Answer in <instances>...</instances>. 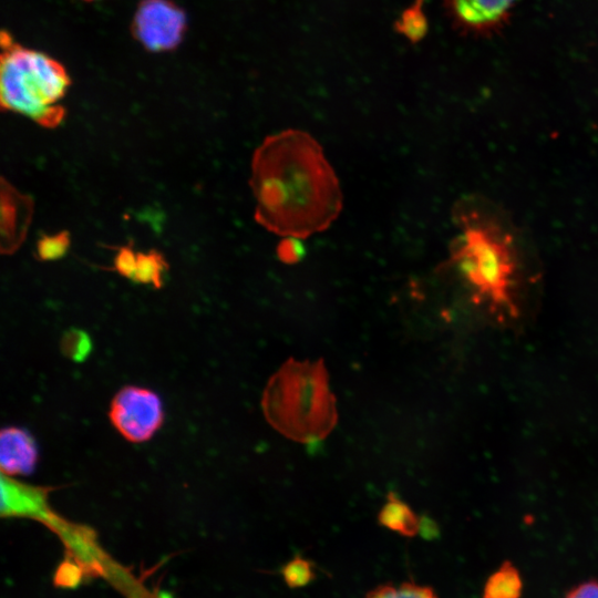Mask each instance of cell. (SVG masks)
<instances>
[{
    "label": "cell",
    "instance_id": "obj_1",
    "mask_svg": "<svg viewBox=\"0 0 598 598\" xmlns=\"http://www.w3.org/2000/svg\"><path fill=\"white\" fill-rule=\"evenodd\" d=\"M250 186L256 221L282 238L323 231L342 209L341 187L321 145L300 130L265 138L252 156Z\"/></svg>",
    "mask_w": 598,
    "mask_h": 598
},
{
    "label": "cell",
    "instance_id": "obj_2",
    "mask_svg": "<svg viewBox=\"0 0 598 598\" xmlns=\"http://www.w3.org/2000/svg\"><path fill=\"white\" fill-rule=\"evenodd\" d=\"M261 405L267 421L279 433L301 443L324 439L338 419L321 360L286 361L269 379Z\"/></svg>",
    "mask_w": 598,
    "mask_h": 598
},
{
    "label": "cell",
    "instance_id": "obj_3",
    "mask_svg": "<svg viewBox=\"0 0 598 598\" xmlns=\"http://www.w3.org/2000/svg\"><path fill=\"white\" fill-rule=\"evenodd\" d=\"M0 100L3 111L30 117L44 127L65 116L60 101L71 85L65 68L52 56L24 48L1 33Z\"/></svg>",
    "mask_w": 598,
    "mask_h": 598
},
{
    "label": "cell",
    "instance_id": "obj_4",
    "mask_svg": "<svg viewBox=\"0 0 598 598\" xmlns=\"http://www.w3.org/2000/svg\"><path fill=\"white\" fill-rule=\"evenodd\" d=\"M463 235L452 261L473 287L477 302L487 300L493 309L516 316L512 289L516 264L512 237L494 225L462 216Z\"/></svg>",
    "mask_w": 598,
    "mask_h": 598
},
{
    "label": "cell",
    "instance_id": "obj_5",
    "mask_svg": "<svg viewBox=\"0 0 598 598\" xmlns=\"http://www.w3.org/2000/svg\"><path fill=\"white\" fill-rule=\"evenodd\" d=\"M109 416L113 426L125 440L143 443L150 441L162 426L163 403L154 391L127 385L113 398Z\"/></svg>",
    "mask_w": 598,
    "mask_h": 598
},
{
    "label": "cell",
    "instance_id": "obj_6",
    "mask_svg": "<svg viewBox=\"0 0 598 598\" xmlns=\"http://www.w3.org/2000/svg\"><path fill=\"white\" fill-rule=\"evenodd\" d=\"M185 11L172 0H142L132 20V35L153 53L175 50L185 35Z\"/></svg>",
    "mask_w": 598,
    "mask_h": 598
},
{
    "label": "cell",
    "instance_id": "obj_7",
    "mask_svg": "<svg viewBox=\"0 0 598 598\" xmlns=\"http://www.w3.org/2000/svg\"><path fill=\"white\" fill-rule=\"evenodd\" d=\"M1 240L2 255H12L24 241L32 219L34 204L32 198L18 190L1 177Z\"/></svg>",
    "mask_w": 598,
    "mask_h": 598
},
{
    "label": "cell",
    "instance_id": "obj_8",
    "mask_svg": "<svg viewBox=\"0 0 598 598\" xmlns=\"http://www.w3.org/2000/svg\"><path fill=\"white\" fill-rule=\"evenodd\" d=\"M38 462V447L32 435L17 426H8L0 434V465L8 476L29 475Z\"/></svg>",
    "mask_w": 598,
    "mask_h": 598
},
{
    "label": "cell",
    "instance_id": "obj_9",
    "mask_svg": "<svg viewBox=\"0 0 598 598\" xmlns=\"http://www.w3.org/2000/svg\"><path fill=\"white\" fill-rule=\"evenodd\" d=\"M47 492V488L25 485L2 474V515L27 516L44 522L51 514Z\"/></svg>",
    "mask_w": 598,
    "mask_h": 598
},
{
    "label": "cell",
    "instance_id": "obj_10",
    "mask_svg": "<svg viewBox=\"0 0 598 598\" xmlns=\"http://www.w3.org/2000/svg\"><path fill=\"white\" fill-rule=\"evenodd\" d=\"M514 0H452L456 18L470 27H484L502 18Z\"/></svg>",
    "mask_w": 598,
    "mask_h": 598
},
{
    "label": "cell",
    "instance_id": "obj_11",
    "mask_svg": "<svg viewBox=\"0 0 598 598\" xmlns=\"http://www.w3.org/2000/svg\"><path fill=\"white\" fill-rule=\"evenodd\" d=\"M378 522L383 527L405 537L419 534L420 517L393 492L386 496V502L378 515Z\"/></svg>",
    "mask_w": 598,
    "mask_h": 598
},
{
    "label": "cell",
    "instance_id": "obj_12",
    "mask_svg": "<svg viewBox=\"0 0 598 598\" xmlns=\"http://www.w3.org/2000/svg\"><path fill=\"white\" fill-rule=\"evenodd\" d=\"M523 578L517 567L504 560L486 579L482 598H522Z\"/></svg>",
    "mask_w": 598,
    "mask_h": 598
},
{
    "label": "cell",
    "instance_id": "obj_13",
    "mask_svg": "<svg viewBox=\"0 0 598 598\" xmlns=\"http://www.w3.org/2000/svg\"><path fill=\"white\" fill-rule=\"evenodd\" d=\"M167 270V262L164 256L157 250L138 251L136 269L132 281L136 283L151 285L161 288L164 274Z\"/></svg>",
    "mask_w": 598,
    "mask_h": 598
},
{
    "label": "cell",
    "instance_id": "obj_14",
    "mask_svg": "<svg viewBox=\"0 0 598 598\" xmlns=\"http://www.w3.org/2000/svg\"><path fill=\"white\" fill-rule=\"evenodd\" d=\"M365 598H439L429 586H421L411 581L400 585L385 584L371 590Z\"/></svg>",
    "mask_w": 598,
    "mask_h": 598
},
{
    "label": "cell",
    "instance_id": "obj_15",
    "mask_svg": "<svg viewBox=\"0 0 598 598\" xmlns=\"http://www.w3.org/2000/svg\"><path fill=\"white\" fill-rule=\"evenodd\" d=\"M71 244L66 230L53 235L43 234L35 244L34 258L39 261H52L62 258Z\"/></svg>",
    "mask_w": 598,
    "mask_h": 598
},
{
    "label": "cell",
    "instance_id": "obj_16",
    "mask_svg": "<svg viewBox=\"0 0 598 598\" xmlns=\"http://www.w3.org/2000/svg\"><path fill=\"white\" fill-rule=\"evenodd\" d=\"M422 0L408 8L398 20L395 27L400 33L413 42L421 40L427 29L426 18L422 11Z\"/></svg>",
    "mask_w": 598,
    "mask_h": 598
},
{
    "label": "cell",
    "instance_id": "obj_17",
    "mask_svg": "<svg viewBox=\"0 0 598 598\" xmlns=\"http://www.w3.org/2000/svg\"><path fill=\"white\" fill-rule=\"evenodd\" d=\"M285 582L290 588H301L309 585L315 578L313 564L302 557H295L281 569Z\"/></svg>",
    "mask_w": 598,
    "mask_h": 598
},
{
    "label": "cell",
    "instance_id": "obj_18",
    "mask_svg": "<svg viewBox=\"0 0 598 598\" xmlns=\"http://www.w3.org/2000/svg\"><path fill=\"white\" fill-rule=\"evenodd\" d=\"M85 574L84 567L70 556L58 566L53 582L56 587L74 589L81 584Z\"/></svg>",
    "mask_w": 598,
    "mask_h": 598
},
{
    "label": "cell",
    "instance_id": "obj_19",
    "mask_svg": "<svg viewBox=\"0 0 598 598\" xmlns=\"http://www.w3.org/2000/svg\"><path fill=\"white\" fill-rule=\"evenodd\" d=\"M136 259L137 252L131 246H122L116 249L112 270L132 280L136 269Z\"/></svg>",
    "mask_w": 598,
    "mask_h": 598
},
{
    "label": "cell",
    "instance_id": "obj_20",
    "mask_svg": "<svg viewBox=\"0 0 598 598\" xmlns=\"http://www.w3.org/2000/svg\"><path fill=\"white\" fill-rule=\"evenodd\" d=\"M301 248L299 238L285 237L278 246L277 252L283 262L293 264L299 260Z\"/></svg>",
    "mask_w": 598,
    "mask_h": 598
},
{
    "label": "cell",
    "instance_id": "obj_21",
    "mask_svg": "<svg viewBox=\"0 0 598 598\" xmlns=\"http://www.w3.org/2000/svg\"><path fill=\"white\" fill-rule=\"evenodd\" d=\"M564 598H598V580L588 579L570 588Z\"/></svg>",
    "mask_w": 598,
    "mask_h": 598
},
{
    "label": "cell",
    "instance_id": "obj_22",
    "mask_svg": "<svg viewBox=\"0 0 598 598\" xmlns=\"http://www.w3.org/2000/svg\"><path fill=\"white\" fill-rule=\"evenodd\" d=\"M64 346L71 353L87 351L90 342L89 337L80 330H70L64 337Z\"/></svg>",
    "mask_w": 598,
    "mask_h": 598
},
{
    "label": "cell",
    "instance_id": "obj_23",
    "mask_svg": "<svg viewBox=\"0 0 598 598\" xmlns=\"http://www.w3.org/2000/svg\"><path fill=\"white\" fill-rule=\"evenodd\" d=\"M439 527L436 523L427 517L421 516L419 522V534L425 539H434L439 536Z\"/></svg>",
    "mask_w": 598,
    "mask_h": 598
},
{
    "label": "cell",
    "instance_id": "obj_24",
    "mask_svg": "<svg viewBox=\"0 0 598 598\" xmlns=\"http://www.w3.org/2000/svg\"><path fill=\"white\" fill-rule=\"evenodd\" d=\"M86 1H90V0H86Z\"/></svg>",
    "mask_w": 598,
    "mask_h": 598
}]
</instances>
